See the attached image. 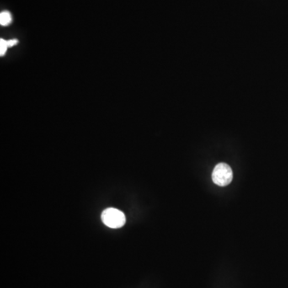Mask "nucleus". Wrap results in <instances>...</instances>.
Listing matches in <instances>:
<instances>
[{
    "label": "nucleus",
    "instance_id": "39448f33",
    "mask_svg": "<svg viewBox=\"0 0 288 288\" xmlns=\"http://www.w3.org/2000/svg\"><path fill=\"white\" fill-rule=\"evenodd\" d=\"M17 44H18V40L17 39H11V40L7 41L8 48H12V47L15 46Z\"/></svg>",
    "mask_w": 288,
    "mask_h": 288
},
{
    "label": "nucleus",
    "instance_id": "7ed1b4c3",
    "mask_svg": "<svg viewBox=\"0 0 288 288\" xmlns=\"http://www.w3.org/2000/svg\"><path fill=\"white\" fill-rule=\"evenodd\" d=\"M12 15L9 12H2L0 14V24L2 26L9 25L12 23Z\"/></svg>",
    "mask_w": 288,
    "mask_h": 288
},
{
    "label": "nucleus",
    "instance_id": "20e7f679",
    "mask_svg": "<svg viewBox=\"0 0 288 288\" xmlns=\"http://www.w3.org/2000/svg\"><path fill=\"white\" fill-rule=\"evenodd\" d=\"M7 48H8V45H7V40L2 39H0V55L1 56L5 55Z\"/></svg>",
    "mask_w": 288,
    "mask_h": 288
},
{
    "label": "nucleus",
    "instance_id": "f03ea898",
    "mask_svg": "<svg viewBox=\"0 0 288 288\" xmlns=\"http://www.w3.org/2000/svg\"><path fill=\"white\" fill-rule=\"evenodd\" d=\"M102 221L111 228H119L126 223V217L121 210L115 208H108L102 213Z\"/></svg>",
    "mask_w": 288,
    "mask_h": 288
},
{
    "label": "nucleus",
    "instance_id": "f257e3e1",
    "mask_svg": "<svg viewBox=\"0 0 288 288\" xmlns=\"http://www.w3.org/2000/svg\"><path fill=\"white\" fill-rule=\"evenodd\" d=\"M233 178V172L226 163L220 162L215 166L212 172V180L220 187H225L231 183Z\"/></svg>",
    "mask_w": 288,
    "mask_h": 288
}]
</instances>
